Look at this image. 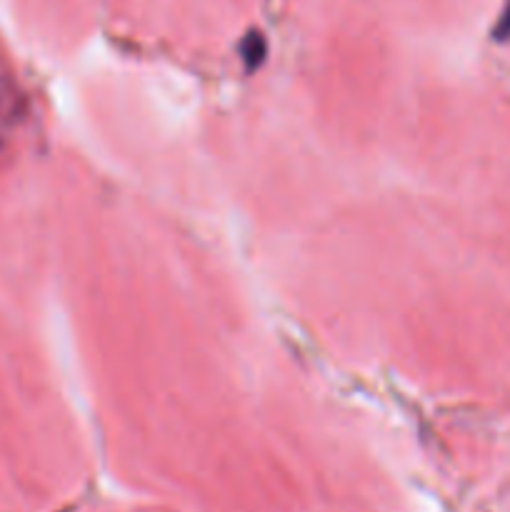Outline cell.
<instances>
[{"instance_id": "6da1fadb", "label": "cell", "mask_w": 510, "mask_h": 512, "mask_svg": "<svg viewBox=\"0 0 510 512\" xmlns=\"http://www.w3.org/2000/svg\"><path fill=\"white\" fill-rule=\"evenodd\" d=\"M240 55H243L248 70L258 68L260 60H263L265 55V40L260 38V33H250L248 38L243 40V45H240Z\"/></svg>"}, {"instance_id": "7a4b0ae2", "label": "cell", "mask_w": 510, "mask_h": 512, "mask_svg": "<svg viewBox=\"0 0 510 512\" xmlns=\"http://www.w3.org/2000/svg\"><path fill=\"white\" fill-rule=\"evenodd\" d=\"M495 38L510 40V3H508V8L503 10V15H500L498 25H495Z\"/></svg>"}]
</instances>
